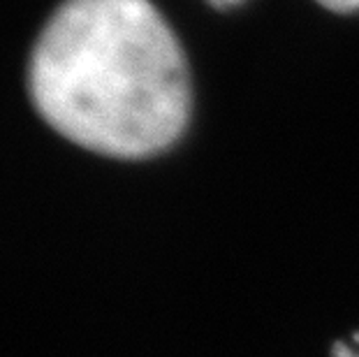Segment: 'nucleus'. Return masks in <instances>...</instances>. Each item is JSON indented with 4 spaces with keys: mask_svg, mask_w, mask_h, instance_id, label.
Returning <instances> with one entry per match:
<instances>
[{
    "mask_svg": "<svg viewBox=\"0 0 359 357\" xmlns=\"http://www.w3.org/2000/svg\"><path fill=\"white\" fill-rule=\"evenodd\" d=\"M213 3H236V0H213Z\"/></svg>",
    "mask_w": 359,
    "mask_h": 357,
    "instance_id": "nucleus-4",
    "label": "nucleus"
},
{
    "mask_svg": "<svg viewBox=\"0 0 359 357\" xmlns=\"http://www.w3.org/2000/svg\"><path fill=\"white\" fill-rule=\"evenodd\" d=\"M30 97L63 137L128 161L170 149L193 107L183 49L149 0H65L35 44Z\"/></svg>",
    "mask_w": 359,
    "mask_h": 357,
    "instance_id": "nucleus-1",
    "label": "nucleus"
},
{
    "mask_svg": "<svg viewBox=\"0 0 359 357\" xmlns=\"http://www.w3.org/2000/svg\"><path fill=\"white\" fill-rule=\"evenodd\" d=\"M332 357H359V332L339 341V344L334 346Z\"/></svg>",
    "mask_w": 359,
    "mask_h": 357,
    "instance_id": "nucleus-2",
    "label": "nucleus"
},
{
    "mask_svg": "<svg viewBox=\"0 0 359 357\" xmlns=\"http://www.w3.org/2000/svg\"><path fill=\"white\" fill-rule=\"evenodd\" d=\"M320 5L330 7L334 12H357L359 0H318Z\"/></svg>",
    "mask_w": 359,
    "mask_h": 357,
    "instance_id": "nucleus-3",
    "label": "nucleus"
}]
</instances>
